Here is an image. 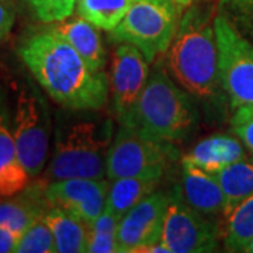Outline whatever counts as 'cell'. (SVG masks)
<instances>
[{
  "instance_id": "30bf717a",
  "label": "cell",
  "mask_w": 253,
  "mask_h": 253,
  "mask_svg": "<svg viewBox=\"0 0 253 253\" xmlns=\"http://www.w3.org/2000/svg\"><path fill=\"white\" fill-rule=\"evenodd\" d=\"M169 201L170 194L154 191L131 208L118 224V252H145L161 242Z\"/></svg>"
},
{
  "instance_id": "cb8c5ba5",
  "label": "cell",
  "mask_w": 253,
  "mask_h": 253,
  "mask_svg": "<svg viewBox=\"0 0 253 253\" xmlns=\"http://www.w3.org/2000/svg\"><path fill=\"white\" fill-rule=\"evenodd\" d=\"M37 18L42 23H56L71 17L78 0H28Z\"/></svg>"
},
{
  "instance_id": "3957f363",
  "label": "cell",
  "mask_w": 253,
  "mask_h": 253,
  "mask_svg": "<svg viewBox=\"0 0 253 253\" xmlns=\"http://www.w3.org/2000/svg\"><path fill=\"white\" fill-rule=\"evenodd\" d=\"M168 51L169 69L184 90L196 97L214 94L219 82L214 23L211 26L196 11H189Z\"/></svg>"
},
{
  "instance_id": "2e32d148",
  "label": "cell",
  "mask_w": 253,
  "mask_h": 253,
  "mask_svg": "<svg viewBox=\"0 0 253 253\" xmlns=\"http://www.w3.org/2000/svg\"><path fill=\"white\" fill-rule=\"evenodd\" d=\"M245 145L238 136L215 134L201 139L189 154L181 158V163H189L210 173H215L231 163L246 158Z\"/></svg>"
},
{
  "instance_id": "9a60e30c",
  "label": "cell",
  "mask_w": 253,
  "mask_h": 253,
  "mask_svg": "<svg viewBox=\"0 0 253 253\" xmlns=\"http://www.w3.org/2000/svg\"><path fill=\"white\" fill-rule=\"evenodd\" d=\"M181 193L184 200L207 217L224 215L225 197L214 173L189 163H181Z\"/></svg>"
},
{
  "instance_id": "ffe728a7",
  "label": "cell",
  "mask_w": 253,
  "mask_h": 253,
  "mask_svg": "<svg viewBox=\"0 0 253 253\" xmlns=\"http://www.w3.org/2000/svg\"><path fill=\"white\" fill-rule=\"evenodd\" d=\"M161 179L152 177H120L110 184L106 208L123 218L139 201L154 193Z\"/></svg>"
},
{
  "instance_id": "8fae6325",
  "label": "cell",
  "mask_w": 253,
  "mask_h": 253,
  "mask_svg": "<svg viewBox=\"0 0 253 253\" xmlns=\"http://www.w3.org/2000/svg\"><path fill=\"white\" fill-rule=\"evenodd\" d=\"M149 75V62L145 55L135 45L121 42L113 56L109 79L113 110L118 120L132 109Z\"/></svg>"
},
{
  "instance_id": "52a82bcc",
  "label": "cell",
  "mask_w": 253,
  "mask_h": 253,
  "mask_svg": "<svg viewBox=\"0 0 253 253\" xmlns=\"http://www.w3.org/2000/svg\"><path fill=\"white\" fill-rule=\"evenodd\" d=\"M11 126L18 159L30 177L36 179L45 168L51 126L44 99L34 86L23 84L18 89Z\"/></svg>"
},
{
  "instance_id": "ba28073f",
  "label": "cell",
  "mask_w": 253,
  "mask_h": 253,
  "mask_svg": "<svg viewBox=\"0 0 253 253\" xmlns=\"http://www.w3.org/2000/svg\"><path fill=\"white\" fill-rule=\"evenodd\" d=\"M219 83L232 107L253 106V45L224 16L214 20Z\"/></svg>"
},
{
  "instance_id": "484cf974",
  "label": "cell",
  "mask_w": 253,
  "mask_h": 253,
  "mask_svg": "<svg viewBox=\"0 0 253 253\" xmlns=\"http://www.w3.org/2000/svg\"><path fill=\"white\" fill-rule=\"evenodd\" d=\"M89 253H113L118 252L117 234L107 232H91L87 245Z\"/></svg>"
},
{
  "instance_id": "8992f818",
  "label": "cell",
  "mask_w": 253,
  "mask_h": 253,
  "mask_svg": "<svg viewBox=\"0 0 253 253\" xmlns=\"http://www.w3.org/2000/svg\"><path fill=\"white\" fill-rule=\"evenodd\" d=\"M179 9L172 0H132L111 36L116 41L135 45L148 62H154L172 45L179 28Z\"/></svg>"
},
{
  "instance_id": "e0dca14e",
  "label": "cell",
  "mask_w": 253,
  "mask_h": 253,
  "mask_svg": "<svg viewBox=\"0 0 253 253\" xmlns=\"http://www.w3.org/2000/svg\"><path fill=\"white\" fill-rule=\"evenodd\" d=\"M51 204L45 196V187L28 189L14 196L0 199V226L21 235L37 218L45 215Z\"/></svg>"
},
{
  "instance_id": "d6986e66",
  "label": "cell",
  "mask_w": 253,
  "mask_h": 253,
  "mask_svg": "<svg viewBox=\"0 0 253 253\" xmlns=\"http://www.w3.org/2000/svg\"><path fill=\"white\" fill-rule=\"evenodd\" d=\"M214 176L225 197L224 217L226 218L253 194V161H248L246 158L236 161L214 173Z\"/></svg>"
},
{
  "instance_id": "83f0119b",
  "label": "cell",
  "mask_w": 253,
  "mask_h": 253,
  "mask_svg": "<svg viewBox=\"0 0 253 253\" xmlns=\"http://www.w3.org/2000/svg\"><path fill=\"white\" fill-rule=\"evenodd\" d=\"M18 238L13 231H10L4 226H0V253L16 252L18 244Z\"/></svg>"
},
{
  "instance_id": "f546056e",
  "label": "cell",
  "mask_w": 253,
  "mask_h": 253,
  "mask_svg": "<svg viewBox=\"0 0 253 253\" xmlns=\"http://www.w3.org/2000/svg\"><path fill=\"white\" fill-rule=\"evenodd\" d=\"M172 1H174L176 4H179L180 7H184V6H190L193 1H196V0H172Z\"/></svg>"
},
{
  "instance_id": "d4e9b609",
  "label": "cell",
  "mask_w": 253,
  "mask_h": 253,
  "mask_svg": "<svg viewBox=\"0 0 253 253\" xmlns=\"http://www.w3.org/2000/svg\"><path fill=\"white\" fill-rule=\"evenodd\" d=\"M232 131L253 154V106L238 107L231 120Z\"/></svg>"
},
{
  "instance_id": "603a6c76",
  "label": "cell",
  "mask_w": 253,
  "mask_h": 253,
  "mask_svg": "<svg viewBox=\"0 0 253 253\" xmlns=\"http://www.w3.org/2000/svg\"><path fill=\"white\" fill-rule=\"evenodd\" d=\"M17 253H55L54 234L45 221V215L37 218L18 238Z\"/></svg>"
},
{
  "instance_id": "7402d4cb",
  "label": "cell",
  "mask_w": 253,
  "mask_h": 253,
  "mask_svg": "<svg viewBox=\"0 0 253 253\" xmlns=\"http://www.w3.org/2000/svg\"><path fill=\"white\" fill-rule=\"evenodd\" d=\"M252 239L253 194L226 217L225 249L228 252H245Z\"/></svg>"
},
{
  "instance_id": "7c38bea8",
  "label": "cell",
  "mask_w": 253,
  "mask_h": 253,
  "mask_svg": "<svg viewBox=\"0 0 253 253\" xmlns=\"http://www.w3.org/2000/svg\"><path fill=\"white\" fill-rule=\"evenodd\" d=\"M109 180L65 179L45 186V196L51 207H61L91 224L106 208L110 190Z\"/></svg>"
},
{
  "instance_id": "5b68a950",
  "label": "cell",
  "mask_w": 253,
  "mask_h": 253,
  "mask_svg": "<svg viewBox=\"0 0 253 253\" xmlns=\"http://www.w3.org/2000/svg\"><path fill=\"white\" fill-rule=\"evenodd\" d=\"M179 158L173 142L159 139L134 126L121 124L113 138L106 161V177L162 179Z\"/></svg>"
},
{
  "instance_id": "6da1fadb",
  "label": "cell",
  "mask_w": 253,
  "mask_h": 253,
  "mask_svg": "<svg viewBox=\"0 0 253 253\" xmlns=\"http://www.w3.org/2000/svg\"><path fill=\"white\" fill-rule=\"evenodd\" d=\"M18 55L42 90L63 109L97 111L109 101L107 75L93 71L69 42L48 27L27 37Z\"/></svg>"
},
{
  "instance_id": "f1b7e54d",
  "label": "cell",
  "mask_w": 253,
  "mask_h": 253,
  "mask_svg": "<svg viewBox=\"0 0 253 253\" xmlns=\"http://www.w3.org/2000/svg\"><path fill=\"white\" fill-rule=\"evenodd\" d=\"M232 4L239 6V7H246V9H253V0H228Z\"/></svg>"
},
{
  "instance_id": "9c48e42d",
  "label": "cell",
  "mask_w": 253,
  "mask_h": 253,
  "mask_svg": "<svg viewBox=\"0 0 253 253\" xmlns=\"http://www.w3.org/2000/svg\"><path fill=\"white\" fill-rule=\"evenodd\" d=\"M162 242L170 253H208L217 251L218 231L210 217L193 208L180 187L170 193Z\"/></svg>"
},
{
  "instance_id": "5bb4252c",
  "label": "cell",
  "mask_w": 253,
  "mask_h": 253,
  "mask_svg": "<svg viewBox=\"0 0 253 253\" xmlns=\"http://www.w3.org/2000/svg\"><path fill=\"white\" fill-rule=\"evenodd\" d=\"M48 28L69 42L93 71L101 72L104 69L107 54L100 37V28L89 20L78 14L65 18L62 21L49 23Z\"/></svg>"
},
{
  "instance_id": "7a4b0ae2",
  "label": "cell",
  "mask_w": 253,
  "mask_h": 253,
  "mask_svg": "<svg viewBox=\"0 0 253 253\" xmlns=\"http://www.w3.org/2000/svg\"><path fill=\"white\" fill-rule=\"evenodd\" d=\"M196 118L197 113L189 91L181 90L162 66H155L141 96L120 123L155 138L176 142L189 134Z\"/></svg>"
},
{
  "instance_id": "4dcf8cb0",
  "label": "cell",
  "mask_w": 253,
  "mask_h": 253,
  "mask_svg": "<svg viewBox=\"0 0 253 253\" xmlns=\"http://www.w3.org/2000/svg\"><path fill=\"white\" fill-rule=\"evenodd\" d=\"M245 252L246 253H253V239L249 242V245L246 246V249H245Z\"/></svg>"
},
{
  "instance_id": "4316f807",
  "label": "cell",
  "mask_w": 253,
  "mask_h": 253,
  "mask_svg": "<svg viewBox=\"0 0 253 253\" xmlns=\"http://www.w3.org/2000/svg\"><path fill=\"white\" fill-rule=\"evenodd\" d=\"M16 11L9 0H0V45L9 38L14 26Z\"/></svg>"
},
{
  "instance_id": "ac0fdd59",
  "label": "cell",
  "mask_w": 253,
  "mask_h": 253,
  "mask_svg": "<svg viewBox=\"0 0 253 253\" xmlns=\"http://www.w3.org/2000/svg\"><path fill=\"white\" fill-rule=\"evenodd\" d=\"M45 221L54 234L58 253L87 252L90 224L61 207L48 208Z\"/></svg>"
},
{
  "instance_id": "277c9868",
  "label": "cell",
  "mask_w": 253,
  "mask_h": 253,
  "mask_svg": "<svg viewBox=\"0 0 253 253\" xmlns=\"http://www.w3.org/2000/svg\"><path fill=\"white\" fill-rule=\"evenodd\" d=\"M111 120H76L56 132L48 168L51 181L106 177L107 152L113 141Z\"/></svg>"
},
{
  "instance_id": "44dd1931",
  "label": "cell",
  "mask_w": 253,
  "mask_h": 253,
  "mask_svg": "<svg viewBox=\"0 0 253 253\" xmlns=\"http://www.w3.org/2000/svg\"><path fill=\"white\" fill-rule=\"evenodd\" d=\"M132 0H78L76 11L96 27L113 31L124 18Z\"/></svg>"
},
{
  "instance_id": "4fadbf2b",
  "label": "cell",
  "mask_w": 253,
  "mask_h": 253,
  "mask_svg": "<svg viewBox=\"0 0 253 253\" xmlns=\"http://www.w3.org/2000/svg\"><path fill=\"white\" fill-rule=\"evenodd\" d=\"M30 180V174L18 159L10 110L0 93V199L23 191Z\"/></svg>"
}]
</instances>
